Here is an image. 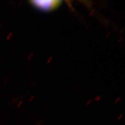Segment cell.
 I'll return each mask as SVG.
<instances>
[{
  "label": "cell",
  "instance_id": "6da1fadb",
  "mask_svg": "<svg viewBox=\"0 0 125 125\" xmlns=\"http://www.w3.org/2000/svg\"><path fill=\"white\" fill-rule=\"evenodd\" d=\"M30 3L37 9L43 12H51L58 8L62 3V1L58 0H31Z\"/></svg>",
  "mask_w": 125,
  "mask_h": 125
},
{
  "label": "cell",
  "instance_id": "3957f363",
  "mask_svg": "<svg viewBox=\"0 0 125 125\" xmlns=\"http://www.w3.org/2000/svg\"><path fill=\"white\" fill-rule=\"evenodd\" d=\"M42 121H39L37 123L36 125H41L42 124Z\"/></svg>",
  "mask_w": 125,
  "mask_h": 125
},
{
  "label": "cell",
  "instance_id": "7a4b0ae2",
  "mask_svg": "<svg viewBox=\"0 0 125 125\" xmlns=\"http://www.w3.org/2000/svg\"><path fill=\"white\" fill-rule=\"evenodd\" d=\"M123 116V115L122 114H120L119 116L117 117V120L118 121H120V120H121V119L122 118Z\"/></svg>",
  "mask_w": 125,
  "mask_h": 125
}]
</instances>
